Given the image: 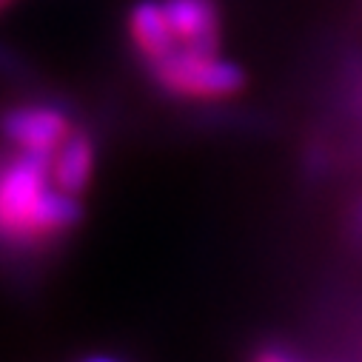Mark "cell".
I'll use <instances>...</instances> for the list:
<instances>
[{
	"label": "cell",
	"mask_w": 362,
	"mask_h": 362,
	"mask_svg": "<svg viewBox=\"0 0 362 362\" xmlns=\"http://www.w3.org/2000/svg\"><path fill=\"white\" fill-rule=\"evenodd\" d=\"M49 186L52 154L12 148L0 157V248L4 251H40L32 237V217Z\"/></svg>",
	"instance_id": "cell-1"
},
{
	"label": "cell",
	"mask_w": 362,
	"mask_h": 362,
	"mask_svg": "<svg viewBox=\"0 0 362 362\" xmlns=\"http://www.w3.org/2000/svg\"><path fill=\"white\" fill-rule=\"evenodd\" d=\"M143 69L160 92L177 100L217 103L240 95L245 88L243 66L223 57L220 52H197V49L174 46L163 57L143 63Z\"/></svg>",
	"instance_id": "cell-2"
},
{
	"label": "cell",
	"mask_w": 362,
	"mask_h": 362,
	"mask_svg": "<svg viewBox=\"0 0 362 362\" xmlns=\"http://www.w3.org/2000/svg\"><path fill=\"white\" fill-rule=\"evenodd\" d=\"M71 129V115L57 103H18L0 112V137L23 151L54 154Z\"/></svg>",
	"instance_id": "cell-3"
},
{
	"label": "cell",
	"mask_w": 362,
	"mask_h": 362,
	"mask_svg": "<svg viewBox=\"0 0 362 362\" xmlns=\"http://www.w3.org/2000/svg\"><path fill=\"white\" fill-rule=\"evenodd\" d=\"M177 46L197 52H220L223 15L217 0H160Z\"/></svg>",
	"instance_id": "cell-4"
},
{
	"label": "cell",
	"mask_w": 362,
	"mask_h": 362,
	"mask_svg": "<svg viewBox=\"0 0 362 362\" xmlns=\"http://www.w3.org/2000/svg\"><path fill=\"white\" fill-rule=\"evenodd\" d=\"M95 163H98V143L92 132L74 126L52 154V186L66 194L83 197L88 186H92Z\"/></svg>",
	"instance_id": "cell-5"
},
{
	"label": "cell",
	"mask_w": 362,
	"mask_h": 362,
	"mask_svg": "<svg viewBox=\"0 0 362 362\" xmlns=\"http://www.w3.org/2000/svg\"><path fill=\"white\" fill-rule=\"evenodd\" d=\"M86 220L83 197L66 194L54 186H49L35 209L32 217V237L37 248H46L49 243H63L69 234H74Z\"/></svg>",
	"instance_id": "cell-6"
},
{
	"label": "cell",
	"mask_w": 362,
	"mask_h": 362,
	"mask_svg": "<svg viewBox=\"0 0 362 362\" xmlns=\"http://www.w3.org/2000/svg\"><path fill=\"white\" fill-rule=\"evenodd\" d=\"M129 37L143 63L157 60L177 46L160 0H137L129 9Z\"/></svg>",
	"instance_id": "cell-7"
},
{
	"label": "cell",
	"mask_w": 362,
	"mask_h": 362,
	"mask_svg": "<svg viewBox=\"0 0 362 362\" xmlns=\"http://www.w3.org/2000/svg\"><path fill=\"white\" fill-rule=\"evenodd\" d=\"M29 74H32L29 60H23V54L15 46L0 40V77L4 80H26Z\"/></svg>",
	"instance_id": "cell-8"
},
{
	"label": "cell",
	"mask_w": 362,
	"mask_h": 362,
	"mask_svg": "<svg viewBox=\"0 0 362 362\" xmlns=\"http://www.w3.org/2000/svg\"><path fill=\"white\" fill-rule=\"evenodd\" d=\"M251 362H300V359L280 345H265L251 356Z\"/></svg>",
	"instance_id": "cell-9"
},
{
	"label": "cell",
	"mask_w": 362,
	"mask_h": 362,
	"mask_svg": "<svg viewBox=\"0 0 362 362\" xmlns=\"http://www.w3.org/2000/svg\"><path fill=\"white\" fill-rule=\"evenodd\" d=\"M80 362H120L117 356H109V354H95V356H86Z\"/></svg>",
	"instance_id": "cell-10"
},
{
	"label": "cell",
	"mask_w": 362,
	"mask_h": 362,
	"mask_svg": "<svg viewBox=\"0 0 362 362\" xmlns=\"http://www.w3.org/2000/svg\"><path fill=\"white\" fill-rule=\"evenodd\" d=\"M9 4H12V0H0V12H4V9L9 6Z\"/></svg>",
	"instance_id": "cell-11"
}]
</instances>
